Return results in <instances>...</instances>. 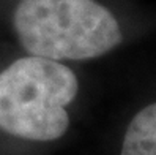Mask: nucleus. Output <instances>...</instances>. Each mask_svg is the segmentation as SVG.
Here are the masks:
<instances>
[{
  "label": "nucleus",
  "mask_w": 156,
  "mask_h": 155,
  "mask_svg": "<svg viewBox=\"0 0 156 155\" xmlns=\"http://www.w3.org/2000/svg\"><path fill=\"white\" fill-rule=\"evenodd\" d=\"M14 27L22 46L51 60H84L122 41L115 16L95 0H21Z\"/></svg>",
  "instance_id": "f257e3e1"
},
{
  "label": "nucleus",
  "mask_w": 156,
  "mask_h": 155,
  "mask_svg": "<svg viewBox=\"0 0 156 155\" xmlns=\"http://www.w3.org/2000/svg\"><path fill=\"white\" fill-rule=\"evenodd\" d=\"M77 89L76 75L57 60H16L0 75V128L32 141L60 138L69 124L66 105Z\"/></svg>",
  "instance_id": "f03ea898"
},
{
  "label": "nucleus",
  "mask_w": 156,
  "mask_h": 155,
  "mask_svg": "<svg viewBox=\"0 0 156 155\" xmlns=\"http://www.w3.org/2000/svg\"><path fill=\"white\" fill-rule=\"evenodd\" d=\"M122 155H156V103L139 111L128 125Z\"/></svg>",
  "instance_id": "7ed1b4c3"
}]
</instances>
